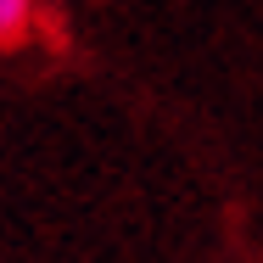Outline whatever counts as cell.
<instances>
[{"label":"cell","instance_id":"1","mask_svg":"<svg viewBox=\"0 0 263 263\" xmlns=\"http://www.w3.org/2000/svg\"><path fill=\"white\" fill-rule=\"evenodd\" d=\"M34 34V0H0V51L28 45Z\"/></svg>","mask_w":263,"mask_h":263}]
</instances>
